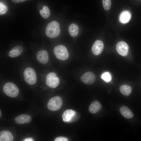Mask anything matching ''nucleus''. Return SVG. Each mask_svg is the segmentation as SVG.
I'll return each mask as SVG.
<instances>
[{"label": "nucleus", "mask_w": 141, "mask_h": 141, "mask_svg": "<svg viewBox=\"0 0 141 141\" xmlns=\"http://www.w3.org/2000/svg\"><path fill=\"white\" fill-rule=\"evenodd\" d=\"M102 105L98 101H95L92 102L90 105L89 109V112L92 114L98 112L101 108Z\"/></svg>", "instance_id": "obj_13"}, {"label": "nucleus", "mask_w": 141, "mask_h": 141, "mask_svg": "<svg viewBox=\"0 0 141 141\" xmlns=\"http://www.w3.org/2000/svg\"><path fill=\"white\" fill-rule=\"evenodd\" d=\"M62 104L61 98L58 96H54L51 98L48 101L47 107L50 110L56 111L59 110Z\"/></svg>", "instance_id": "obj_5"}, {"label": "nucleus", "mask_w": 141, "mask_h": 141, "mask_svg": "<svg viewBox=\"0 0 141 141\" xmlns=\"http://www.w3.org/2000/svg\"><path fill=\"white\" fill-rule=\"evenodd\" d=\"M54 140L55 141H67L68 140L66 137H59L56 138Z\"/></svg>", "instance_id": "obj_24"}, {"label": "nucleus", "mask_w": 141, "mask_h": 141, "mask_svg": "<svg viewBox=\"0 0 141 141\" xmlns=\"http://www.w3.org/2000/svg\"><path fill=\"white\" fill-rule=\"evenodd\" d=\"M7 10V7L2 2L0 3V14L3 15L5 14Z\"/></svg>", "instance_id": "obj_23"}, {"label": "nucleus", "mask_w": 141, "mask_h": 141, "mask_svg": "<svg viewBox=\"0 0 141 141\" xmlns=\"http://www.w3.org/2000/svg\"><path fill=\"white\" fill-rule=\"evenodd\" d=\"M13 140V135L10 131L5 130L0 132V141H12Z\"/></svg>", "instance_id": "obj_14"}, {"label": "nucleus", "mask_w": 141, "mask_h": 141, "mask_svg": "<svg viewBox=\"0 0 141 141\" xmlns=\"http://www.w3.org/2000/svg\"><path fill=\"white\" fill-rule=\"evenodd\" d=\"M39 13L42 17L45 19L48 18L50 15L49 9L46 5L43 6L42 9L40 10Z\"/></svg>", "instance_id": "obj_20"}, {"label": "nucleus", "mask_w": 141, "mask_h": 141, "mask_svg": "<svg viewBox=\"0 0 141 141\" xmlns=\"http://www.w3.org/2000/svg\"><path fill=\"white\" fill-rule=\"evenodd\" d=\"M116 50L118 52L123 56H126L128 53L129 47L127 43L124 41L118 42L116 46Z\"/></svg>", "instance_id": "obj_8"}, {"label": "nucleus", "mask_w": 141, "mask_h": 141, "mask_svg": "<svg viewBox=\"0 0 141 141\" xmlns=\"http://www.w3.org/2000/svg\"><path fill=\"white\" fill-rule=\"evenodd\" d=\"M36 58L40 63H47L49 60V55L48 52L45 50H41L38 51L36 54Z\"/></svg>", "instance_id": "obj_11"}, {"label": "nucleus", "mask_w": 141, "mask_h": 141, "mask_svg": "<svg viewBox=\"0 0 141 141\" xmlns=\"http://www.w3.org/2000/svg\"><path fill=\"white\" fill-rule=\"evenodd\" d=\"M104 47L103 42L100 40H97L93 44L91 48L93 54L98 55L100 54L102 51Z\"/></svg>", "instance_id": "obj_10"}, {"label": "nucleus", "mask_w": 141, "mask_h": 141, "mask_svg": "<svg viewBox=\"0 0 141 141\" xmlns=\"http://www.w3.org/2000/svg\"><path fill=\"white\" fill-rule=\"evenodd\" d=\"M60 80L54 72L48 73L46 78V83L47 85L51 88L56 87L59 84Z\"/></svg>", "instance_id": "obj_6"}, {"label": "nucleus", "mask_w": 141, "mask_h": 141, "mask_svg": "<svg viewBox=\"0 0 141 141\" xmlns=\"http://www.w3.org/2000/svg\"><path fill=\"white\" fill-rule=\"evenodd\" d=\"M103 5L104 9L106 10H109L111 7V0H102Z\"/></svg>", "instance_id": "obj_21"}, {"label": "nucleus", "mask_w": 141, "mask_h": 141, "mask_svg": "<svg viewBox=\"0 0 141 141\" xmlns=\"http://www.w3.org/2000/svg\"><path fill=\"white\" fill-rule=\"evenodd\" d=\"M76 113L75 111L71 109L65 110L62 115L63 121L65 122H72L76 117Z\"/></svg>", "instance_id": "obj_9"}, {"label": "nucleus", "mask_w": 141, "mask_h": 141, "mask_svg": "<svg viewBox=\"0 0 141 141\" xmlns=\"http://www.w3.org/2000/svg\"><path fill=\"white\" fill-rule=\"evenodd\" d=\"M24 75L26 82L30 85H33L36 82L37 78L36 73L32 68L28 67L25 70Z\"/></svg>", "instance_id": "obj_4"}, {"label": "nucleus", "mask_w": 141, "mask_h": 141, "mask_svg": "<svg viewBox=\"0 0 141 141\" xmlns=\"http://www.w3.org/2000/svg\"><path fill=\"white\" fill-rule=\"evenodd\" d=\"M102 79L106 82H109L111 80V76L108 72L103 73L101 76Z\"/></svg>", "instance_id": "obj_22"}, {"label": "nucleus", "mask_w": 141, "mask_h": 141, "mask_svg": "<svg viewBox=\"0 0 141 141\" xmlns=\"http://www.w3.org/2000/svg\"><path fill=\"white\" fill-rule=\"evenodd\" d=\"M60 29L58 23L56 21H53L49 23L47 25L45 32L48 37L53 38L58 37L60 33Z\"/></svg>", "instance_id": "obj_1"}, {"label": "nucleus", "mask_w": 141, "mask_h": 141, "mask_svg": "<svg viewBox=\"0 0 141 141\" xmlns=\"http://www.w3.org/2000/svg\"><path fill=\"white\" fill-rule=\"evenodd\" d=\"M54 52L56 57L60 60H66L69 57L67 49L62 45H58L55 46L54 49Z\"/></svg>", "instance_id": "obj_3"}, {"label": "nucleus", "mask_w": 141, "mask_h": 141, "mask_svg": "<svg viewBox=\"0 0 141 141\" xmlns=\"http://www.w3.org/2000/svg\"><path fill=\"white\" fill-rule=\"evenodd\" d=\"M131 17V13L128 11H122L119 16V20L122 24H126L128 22Z\"/></svg>", "instance_id": "obj_16"}, {"label": "nucleus", "mask_w": 141, "mask_h": 141, "mask_svg": "<svg viewBox=\"0 0 141 141\" xmlns=\"http://www.w3.org/2000/svg\"><path fill=\"white\" fill-rule=\"evenodd\" d=\"M24 141H33V139L31 138H25L23 140Z\"/></svg>", "instance_id": "obj_26"}, {"label": "nucleus", "mask_w": 141, "mask_h": 141, "mask_svg": "<svg viewBox=\"0 0 141 141\" xmlns=\"http://www.w3.org/2000/svg\"><path fill=\"white\" fill-rule=\"evenodd\" d=\"M23 50V48L22 46L20 45L16 46L10 51L9 53V56L11 57H16L21 54Z\"/></svg>", "instance_id": "obj_15"}, {"label": "nucleus", "mask_w": 141, "mask_h": 141, "mask_svg": "<svg viewBox=\"0 0 141 141\" xmlns=\"http://www.w3.org/2000/svg\"><path fill=\"white\" fill-rule=\"evenodd\" d=\"M31 117L30 115L26 114H22L19 115L16 117L14 120L16 123L20 124L30 123L31 122Z\"/></svg>", "instance_id": "obj_12"}, {"label": "nucleus", "mask_w": 141, "mask_h": 141, "mask_svg": "<svg viewBox=\"0 0 141 141\" xmlns=\"http://www.w3.org/2000/svg\"><path fill=\"white\" fill-rule=\"evenodd\" d=\"M26 0H11L12 2L14 3H18L25 1Z\"/></svg>", "instance_id": "obj_25"}, {"label": "nucleus", "mask_w": 141, "mask_h": 141, "mask_svg": "<svg viewBox=\"0 0 141 141\" xmlns=\"http://www.w3.org/2000/svg\"><path fill=\"white\" fill-rule=\"evenodd\" d=\"M80 78L82 82L87 85L92 84L96 80L95 75L90 72H88L84 73L81 76Z\"/></svg>", "instance_id": "obj_7"}, {"label": "nucleus", "mask_w": 141, "mask_h": 141, "mask_svg": "<svg viewBox=\"0 0 141 141\" xmlns=\"http://www.w3.org/2000/svg\"><path fill=\"white\" fill-rule=\"evenodd\" d=\"M121 115L125 118L130 119L132 118L134 115L132 112L127 107L122 106L120 109Z\"/></svg>", "instance_id": "obj_17"}, {"label": "nucleus", "mask_w": 141, "mask_h": 141, "mask_svg": "<svg viewBox=\"0 0 141 141\" xmlns=\"http://www.w3.org/2000/svg\"><path fill=\"white\" fill-rule=\"evenodd\" d=\"M1 110H0V117L1 116Z\"/></svg>", "instance_id": "obj_27"}, {"label": "nucleus", "mask_w": 141, "mask_h": 141, "mask_svg": "<svg viewBox=\"0 0 141 141\" xmlns=\"http://www.w3.org/2000/svg\"><path fill=\"white\" fill-rule=\"evenodd\" d=\"M68 32L70 35L72 37L77 36L79 33V28L75 24H70L68 27Z\"/></svg>", "instance_id": "obj_18"}, {"label": "nucleus", "mask_w": 141, "mask_h": 141, "mask_svg": "<svg viewBox=\"0 0 141 141\" xmlns=\"http://www.w3.org/2000/svg\"><path fill=\"white\" fill-rule=\"evenodd\" d=\"M120 90L122 94L124 95L128 96L131 94L132 90L131 87L129 86L124 85L120 86Z\"/></svg>", "instance_id": "obj_19"}, {"label": "nucleus", "mask_w": 141, "mask_h": 141, "mask_svg": "<svg viewBox=\"0 0 141 141\" xmlns=\"http://www.w3.org/2000/svg\"><path fill=\"white\" fill-rule=\"evenodd\" d=\"M4 93L7 96L12 97H16L19 91L18 87L14 84L10 82L6 83L3 88Z\"/></svg>", "instance_id": "obj_2"}]
</instances>
